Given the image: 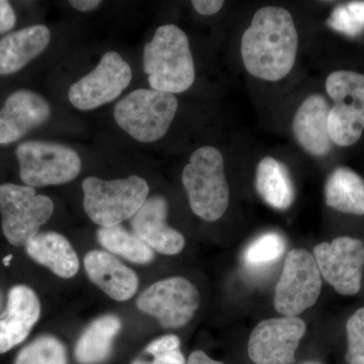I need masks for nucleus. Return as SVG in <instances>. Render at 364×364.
<instances>
[{
    "label": "nucleus",
    "mask_w": 364,
    "mask_h": 364,
    "mask_svg": "<svg viewBox=\"0 0 364 364\" xmlns=\"http://www.w3.org/2000/svg\"><path fill=\"white\" fill-rule=\"evenodd\" d=\"M122 330L121 318L105 315L88 325L74 347L78 364H105L112 358L114 341Z\"/></svg>",
    "instance_id": "21"
},
{
    "label": "nucleus",
    "mask_w": 364,
    "mask_h": 364,
    "mask_svg": "<svg viewBox=\"0 0 364 364\" xmlns=\"http://www.w3.org/2000/svg\"><path fill=\"white\" fill-rule=\"evenodd\" d=\"M193 9L202 16H213L219 13L224 6L223 0H193L191 1Z\"/></svg>",
    "instance_id": "31"
},
{
    "label": "nucleus",
    "mask_w": 364,
    "mask_h": 364,
    "mask_svg": "<svg viewBox=\"0 0 364 364\" xmlns=\"http://www.w3.org/2000/svg\"><path fill=\"white\" fill-rule=\"evenodd\" d=\"M186 364H224L221 361L215 360L208 355L205 352L196 350L189 355Z\"/></svg>",
    "instance_id": "32"
},
{
    "label": "nucleus",
    "mask_w": 364,
    "mask_h": 364,
    "mask_svg": "<svg viewBox=\"0 0 364 364\" xmlns=\"http://www.w3.org/2000/svg\"><path fill=\"white\" fill-rule=\"evenodd\" d=\"M131 364H186L181 349L145 354L132 360Z\"/></svg>",
    "instance_id": "29"
},
{
    "label": "nucleus",
    "mask_w": 364,
    "mask_h": 364,
    "mask_svg": "<svg viewBox=\"0 0 364 364\" xmlns=\"http://www.w3.org/2000/svg\"><path fill=\"white\" fill-rule=\"evenodd\" d=\"M330 105L322 95L306 98L294 117L293 133L299 145L315 157L326 156L331 151L328 132Z\"/></svg>",
    "instance_id": "17"
},
{
    "label": "nucleus",
    "mask_w": 364,
    "mask_h": 364,
    "mask_svg": "<svg viewBox=\"0 0 364 364\" xmlns=\"http://www.w3.org/2000/svg\"><path fill=\"white\" fill-rule=\"evenodd\" d=\"M82 189L86 214L104 228L132 219L149 196L147 181L136 176L109 181L90 176L83 181Z\"/></svg>",
    "instance_id": "4"
},
{
    "label": "nucleus",
    "mask_w": 364,
    "mask_h": 364,
    "mask_svg": "<svg viewBox=\"0 0 364 364\" xmlns=\"http://www.w3.org/2000/svg\"><path fill=\"white\" fill-rule=\"evenodd\" d=\"M51 33L46 26L21 28L0 40V75L23 69L49 45Z\"/></svg>",
    "instance_id": "19"
},
{
    "label": "nucleus",
    "mask_w": 364,
    "mask_h": 364,
    "mask_svg": "<svg viewBox=\"0 0 364 364\" xmlns=\"http://www.w3.org/2000/svg\"><path fill=\"white\" fill-rule=\"evenodd\" d=\"M97 240L102 247L136 264H148L155 258L154 250L135 234L123 227L104 228L97 230Z\"/></svg>",
    "instance_id": "24"
},
{
    "label": "nucleus",
    "mask_w": 364,
    "mask_h": 364,
    "mask_svg": "<svg viewBox=\"0 0 364 364\" xmlns=\"http://www.w3.org/2000/svg\"><path fill=\"white\" fill-rule=\"evenodd\" d=\"M326 90L334 105L328 117V132L333 143L349 147L364 130V75L358 72L334 71L326 80Z\"/></svg>",
    "instance_id": "6"
},
{
    "label": "nucleus",
    "mask_w": 364,
    "mask_h": 364,
    "mask_svg": "<svg viewBox=\"0 0 364 364\" xmlns=\"http://www.w3.org/2000/svg\"><path fill=\"white\" fill-rule=\"evenodd\" d=\"M50 117L51 107L44 97L31 90L16 91L0 109V145L20 140Z\"/></svg>",
    "instance_id": "14"
},
{
    "label": "nucleus",
    "mask_w": 364,
    "mask_h": 364,
    "mask_svg": "<svg viewBox=\"0 0 364 364\" xmlns=\"http://www.w3.org/2000/svg\"><path fill=\"white\" fill-rule=\"evenodd\" d=\"M328 207L344 214L364 215V181L348 167H338L325 183Z\"/></svg>",
    "instance_id": "22"
},
{
    "label": "nucleus",
    "mask_w": 364,
    "mask_h": 364,
    "mask_svg": "<svg viewBox=\"0 0 364 364\" xmlns=\"http://www.w3.org/2000/svg\"><path fill=\"white\" fill-rule=\"evenodd\" d=\"M314 257L321 275L342 296L360 291L364 267V244L351 237H339L331 243L318 244Z\"/></svg>",
    "instance_id": "11"
},
{
    "label": "nucleus",
    "mask_w": 364,
    "mask_h": 364,
    "mask_svg": "<svg viewBox=\"0 0 364 364\" xmlns=\"http://www.w3.org/2000/svg\"><path fill=\"white\" fill-rule=\"evenodd\" d=\"M299 36L291 13L279 6H264L254 14L243 33L241 56L246 70L265 81H279L294 68Z\"/></svg>",
    "instance_id": "1"
},
{
    "label": "nucleus",
    "mask_w": 364,
    "mask_h": 364,
    "mask_svg": "<svg viewBox=\"0 0 364 364\" xmlns=\"http://www.w3.org/2000/svg\"><path fill=\"white\" fill-rule=\"evenodd\" d=\"M299 364H322V363H317V361H306V363H299Z\"/></svg>",
    "instance_id": "35"
},
{
    "label": "nucleus",
    "mask_w": 364,
    "mask_h": 364,
    "mask_svg": "<svg viewBox=\"0 0 364 364\" xmlns=\"http://www.w3.org/2000/svg\"><path fill=\"white\" fill-rule=\"evenodd\" d=\"M16 14L9 1L0 0V33L11 31L16 26Z\"/></svg>",
    "instance_id": "30"
},
{
    "label": "nucleus",
    "mask_w": 364,
    "mask_h": 364,
    "mask_svg": "<svg viewBox=\"0 0 364 364\" xmlns=\"http://www.w3.org/2000/svg\"><path fill=\"white\" fill-rule=\"evenodd\" d=\"M11 258H13V255H9V256H7V257L4 258V265H6V267H9V261H11Z\"/></svg>",
    "instance_id": "34"
},
{
    "label": "nucleus",
    "mask_w": 364,
    "mask_h": 364,
    "mask_svg": "<svg viewBox=\"0 0 364 364\" xmlns=\"http://www.w3.org/2000/svg\"><path fill=\"white\" fill-rule=\"evenodd\" d=\"M306 331V323L299 317L262 321L249 337V358L254 364H293Z\"/></svg>",
    "instance_id": "13"
},
{
    "label": "nucleus",
    "mask_w": 364,
    "mask_h": 364,
    "mask_svg": "<svg viewBox=\"0 0 364 364\" xmlns=\"http://www.w3.org/2000/svg\"><path fill=\"white\" fill-rule=\"evenodd\" d=\"M132 80L131 67L119 53H105L98 65L69 90L76 109L90 111L117 100Z\"/></svg>",
    "instance_id": "12"
},
{
    "label": "nucleus",
    "mask_w": 364,
    "mask_h": 364,
    "mask_svg": "<svg viewBox=\"0 0 364 364\" xmlns=\"http://www.w3.org/2000/svg\"><path fill=\"white\" fill-rule=\"evenodd\" d=\"M346 358L349 364H364V308L359 309L347 321Z\"/></svg>",
    "instance_id": "28"
},
{
    "label": "nucleus",
    "mask_w": 364,
    "mask_h": 364,
    "mask_svg": "<svg viewBox=\"0 0 364 364\" xmlns=\"http://www.w3.org/2000/svg\"><path fill=\"white\" fill-rule=\"evenodd\" d=\"M256 189L268 205L277 210H287L293 205L294 189L287 167L279 160L265 157L256 169Z\"/></svg>",
    "instance_id": "23"
},
{
    "label": "nucleus",
    "mask_w": 364,
    "mask_h": 364,
    "mask_svg": "<svg viewBox=\"0 0 364 364\" xmlns=\"http://www.w3.org/2000/svg\"><path fill=\"white\" fill-rule=\"evenodd\" d=\"M322 291V275L313 254L289 251L274 293V308L284 317H298L315 305Z\"/></svg>",
    "instance_id": "9"
},
{
    "label": "nucleus",
    "mask_w": 364,
    "mask_h": 364,
    "mask_svg": "<svg viewBox=\"0 0 364 364\" xmlns=\"http://www.w3.org/2000/svg\"><path fill=\"white\" fill-rule=\"evenodd\" d=\"M28 255L49 268L57 277L71 279L79 269L77 254L65 237L56 232H46L33 237L26 246Z\"/></svg>",
    "instance_id": "20"
},
{
    "label": "nucleus",
    "mask_w": 364,
    "mask_h": 364,
    "mask_svg": "<svg viewBox=\"0 0 364 364\" xmlns=\"http://www.w3.org/2000/svg\"><path fill=\"white\" fill-rule=\"evenodd\" d=\"M286 248V240L282 235L265 233L249 244L244 251L243 261L249 268L265 267L279 260Z\"/></svg>",
    "instance_id": "26"
},
{
    "label": "nucleus",
    "mask_w": 364,
    "mask_h": 364,
    "mask_svg": "<svg viewBox=\"0 0 364 364\" xmlns=\"http://www.w3.org/2000/svg\"><path fill=\"white\" fill-rule=\"evenodd\" d=\"M200 304L196 287L184 277L160 280L136 299L139 310L153 316L166 329L183 327L195 317Z\"/></svg>",
    "instance_id": "10"
},
{
    "label": "nucleus",
    "mask_w": 364,
    "mask_h": 364,
    "mask_svg": "<svg viewBox=\"0 0 364 364\" xmlns=\"http://www.w3.org/2000/svg\"><path fill=\"white\" fill-rule=\"evenodd\" d=\"M143 68L152 90L172 95L188 90L196 71L186 33L174 25L159 26L144 48Z\"/></svg>",
    "instance_id": "2"
},
{
    "label": "nucleus",
    "mask_w": 364,
    "mask_h": 364,
    "mask_svg": "<svg viewBox=\"0 0 364 364\" xmlns=\"http://www.w3.org/2000/svg\"><path fill=\"white\" fill-rule=\"evenodd\" d=\"M69 4L79 11L88 13V11L97 9L102 4V1H98V0H72V1H69Z\"/></svg>",
    "instance_id": "33"
},
{
    "label": "nucleus",
    "mask_w": 364,
    "mask_h": 364,
    "mask_svg": "<svg viewBox=\"0 0 364 364\" xmlns=\"http://www.w3.org/2000/svg\"><path fill=\"white\" fill-rule=\"evenodd\" d=\"M168 203L161 196L148 198L132 218L134 234L153 250L163 255H176L186 245V239L167 225Z\"/></svg>",
    "instance_id": "15"
},
{
    "label": "nucleus",
    "mask_w": 364,
    "mask_h": 364,
    "mask_svg": "<svg viewBox=\"0 0 364 364\" xmlns=\"http://www.w3.org/2000/svg\"><path fill=\"white\" fill-rule=\"evenodd\" d=\"M328 25L337 32L355 37L364 30V1H351L333 11Z\"/></svg>",
    "instance_id": "27"
},
{
    "label": "nucleus",
    "mask_w": 364,
    "mask_h": 364,
    "mask_svg": "<svg viewBox=\"0 0 364 364\" xmlns=\"http://www.w3.org/2000/svg\"><path fill=\"white\" fill-rule=\"evenodd\" d=\"M85 267L91 282L114 301H128L135 296L138 275L112 254L90 251L85 257Z\"/></svg>",
    "instance_id": "18"
},
{
    "label": "nucleus",
    "mask_w": 364,
    "mask_h": 364,
    "mask_svg": "<svg viewBox=\"0 0 364 364\" xmlns=\"http://www.w3.org/2000/svg\"><path fill=\"white\" fill-rule=\"evenodd\" d=\"M40 316L41 303L35 291L25 284L11 287L6 311L0 316V354L23 343Z\"/></svg>",
    "instance_id": "16"
},
{
    "label": "nucleus",
    "mask_w": 364,
    "mask_h": 364,
    "mask_svg": "<svg viewBox=\"0 0 364 364\" xmlns=\"http://www.w3.org/2000/svg\"><path fill=\"white\" fill-rule=\"evenodd\" d=\"M54 203L49 196L37 195L28 186L4 183L0 186L2 231L7 241L16 247H26L40 228L49 221Z\"/></svg>",
    "instance_id": "7"
},
{
    "label": "nucleus",
    "mask_w": 364,
    "mask_h": 364,
    "mask_svg": "<svg viewBox=\"0 0 364 364\" xmlns=\"http://www.w3.org/2000/svg\"><path fill=\"white\" fill-rule=\"evenodd\" d=\"M14 364H69L65 344L52 335H42L18 352Z\"/></svg>",
    "instance_id": "25"
},
{
    "label": "nucleus",
    "mask_w": 364,
    "mask_h": 364,
    "mask_svg": "<svg viewBox=\"0 0 364 364\" xmlns=\"http://www.w3.org/2000/svg\"><path fill=\"white\" fill-rule=\"evenodd\" d=\"M178 102L172 93L140 88L119 100L114 109L117 124L141 143L156 142L173 122Z\"/></svg>",
    "instance_id": "5"
},
{
    "label": "nucleus",
    "mask_w": 364,
    "mask_h": 364,
    "mask_svg": "<svg viewBox=\"0 0 364 364\" xmlns=\"http://www.w3.org/2000/svg\"><path fill=\"white\" fill-rule=\"evenodd\" d=\"M182 183L195 215L207 222L221 219L229 207L230 191L220 150L210 146L196 150L182 172Z\"/></svg>",
    "instance_id": "3"
},
{
    "label": "nucleus",
    "mask_w": 364,
    "mask_h": 364,
    "mask_svg": "<svg viewBox=\"0 0 364 364\" xmlns=\"http://www.w3.org/2000/svg\"><path fill=\"white\" fill-rule=\"evenodd\" d=\"M16 157L21 181L31 188L67 183L81 171L77 152L61 144L28 141L18 146Z\"/></svg>",
    "instance_id": "8"
}]
</instances>
